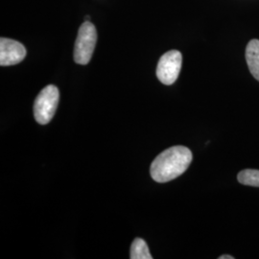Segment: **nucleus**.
Wrapping results in <instances>:
<instances>
[{
  "label": "nucleus",
  "mask_w": 259,
  "mask_h": 259,
  "mask_svg": "<svg viewBox=\"0 0 259 259\" xmlns=\"http://www.w3.org/2000/svg\"><path fill=\"white\" fill-rule=\"evenodd\" d=\"M192 161V153L185 146L163 151L152 162L150 173L157 183H167L184 174Z\"/></svg>",
  "instance_id": "obj_1"
},
{
  "label": "nucleus",
  "mask_w": 259,
  "mask_h": 259,
  "mask_svg": "<svg viewBox=\"0 0 259 259\" xmlns=\"http://www.w3.org/2000/svg\"><path fill=\"white\" fill-rule=\"evenodd\" d=\"M60 99L58 88L49 84L37 95L34 103V116L40 125H47L52 120Z\"/></svg>",
  "instance_id": "obj_2"
},
{
  "label": "nucleus",
  "mask_w": 259,
  "mask_h": 259,
  "mask_svg": "<svg viewBox=\"0 0 259 259\" xmlns=\"http://www.w3.org/2000/svg\"><path fill=\"white\" fill-rule=\"evenodd\" d=\"M97 41L96 28L91 21H84L79 28L75 41L74 60L79 65H88L93 57Z\"/></svg>",
  "instance_id": "obj_3"
},
{
  "label": "nucleus",
  "mask_w": 259,
  "mask_h": 259,
  "mask_svg": "<svg viewBox=\"0 0 259 259\" xmlns=\"http://www.w3.org/2000/svg\"><path fill=\"white\" fill-rule=\"evenodd\" d=\"M183 56L178 50L168 51L161 56L157 66V79L164 84L170 85L176 82L182 69Z\"/></svg>",
  "instance_id": "obj_4"
},
{
  "label": "nucleus",
  "mask_w": 259,
  "mask_h": 259,
  "mask_svg": "<svg viewBox=\"0 0 259 259\" xmlns=\"http://www.w3.org/2000/svg\"><path fill=\"white\" fill-rule=\"evenodd\" d=\"M26 56V49L17 40L1 37L0 39V65L9 66L19 64Z\"/></svg>",
  "instance_id": "obj_5"
},
{
  "label": "nucleus",
  "mask_w": 259,
  "mask_h": 259,
  "mask_svg": "<svg viewBox=\"0 0 259 259\" xmlns=\"http://www.w3.org/2000/svg\"><path fill=\"white\" fill-rule=\"evenodd\" d=\"M246 60L250 73L259 81V40L252 39L246 48Z\"/></svg>",
  "instance_id": "obj_6"
},
{
  "label": "nucleus",
  "mask_w": 259,
  "mask_h": 259,
  "mask_svg": "<svg viewBox=\"0 0 259 259\" xmlns=\"http://www.w3.org/2000/svg\"><path fill=\"white\" fill-rule=\"evenodd\" d=\"M130 257L132 259L153 258V256L150 253L148 245L146 244L145 241L141 238H137L133 242L132 247H131Z\"/></svg>",
  "instance_id": "obj_7"
},
{
  "label": "nucleus",
  "mask_w": 259,
  "mask_h": 259,
  "mask_svg": "<svg viewBox=\"0 0 259 259\" xmlns=\"http://www.w3.org/2000/svg\"><path fill=\"white\" fill-rule=\"evenodd\" d=\"M238 182L244 185L259 187V170L245 169L239 172Z\"/></svg>",
  "instance_id": "obj_8"
},
{
  "label": "nucleus",
  "mask_w": 259,
  "mask_h": 259,
  "mask_svg": "<svg viewBox=\"0 0 259 259\" xmlns=\"http://www.w3.org/2000/svg\"><path fill=\"white\" fill-rule=\"evenodd\" d=\"M219 259H234V257L229 255V254H224V255H221Z\"/></svg>",
  "instance_id": "obj_9"
}]
</instances>
